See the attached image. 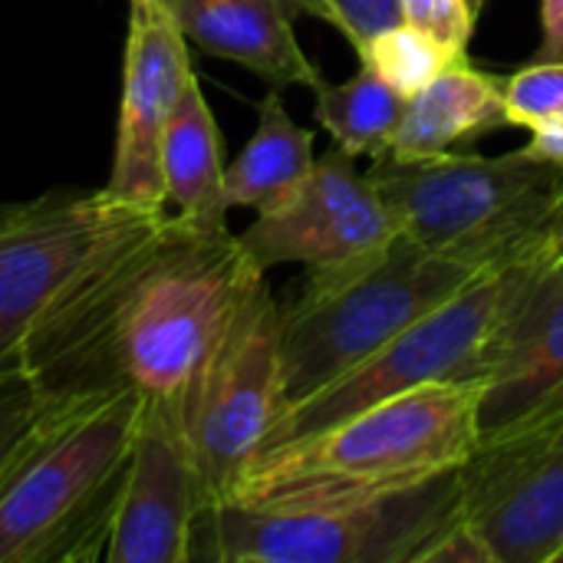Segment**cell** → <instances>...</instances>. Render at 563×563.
Listing matches in <instances>:
<instances>
[{
	"mask_svg": "<svg viewBox=\"0 0 563 563\" xmlns=\"http://www.w3.org/2000/svg\"><path fill=\"white\" fill-rule=\"evenodd\" d=\"M261 277L228 224L165 214L109 254L26 336L20 363L46 402L132 389L181 412Z\"/></svg>",
	"mask_w": 563,
	"mask_h": 563,
	"instance_id": "cell-1",
	"label": "cell"
},
{
	"mask_svg": "<svg viewBox=\"0 0 563 563\" xmlns=\"http://www.w3.org/2000/svg\"><path fill=\"white\" fill-rule=\"evenodd\" d=\"M145 399L46 402L0 478V563H102Z\"/></svg>",
	"mask_w": 563,
	"mask_h": 563,
	"instance_id": "cell-2",
	"label": "cell"
},
{
	"mask_svg": "<svg viewBox=\"0 0 563 563\" xmlns=\"http://www.w3.org/2000/svg\"><path fill=\"white\" fill-rule=\"evenodd\" d=\"M478 402V379L412 389L323 432L261 449L228 498L327 505L426 485L475 455Z\"/></svg>",
	"mask_w": 563,
	"mask_h": 563,
	"instance_id": "cell-3",
	"label": "cell"
},
{
	"mask_svg": "<svg viewBox=\"0 0 563 563\" xmlns=\"http://www.w3.org/2000/svg\"><path fill=\"white\" fill-rule=\"evenodd\" d=\"M482 274L402 231L369 254L307 267L297 294L280 303L284 406L340 379Z\"/></svg>",
	"mask_w": 563,
	"mask_h": 563,
	"instance_id": "cell-4",
	"label": "cell"
},
{
	"mask_svg": "<svg viewBox=\"0 0 563 563\" xmlns=\"http://www.w3.org/2000/svg\"><path fill=\"white\" fill-rule=\"evenodd\" d=\"M462 508V468L363 501L280 505L221 498L198 515L191 561L416 563Z\"/></svg>",
	"mask_w": 563,
	"mask_h": 563,
	"instance_id": "cell-5",
	"label": "cell"
},
{
	"mask_svg": "<svg viewBox=\"0 0 563 563\" xmlns=\"http://www.w3.org/2000/svg\"><path fill=\"white\" fill-rule=\"evenodd\" d=\"M366 175L402 234L492 271L548 208L563 165L525 145L508 155L445 152L426 162L376 155Z\"/></svg>",
	"mask_w": 563,
	"mask_h": 563,
	"instance_id": "cell-6",
	"label": "cell"
},
{
	"mask_svg": "<svg viewBox=\"0 0 563 563\" xmlns=\"http://www.w3.org/2000/svg\"><path fill=\"white\" fill-rule=\"evenodd\" d=\"M106 188H59L0 205V369L26 336L125 241L165 218Z\"/></svg>",
	"mask_w": 563,
	"mask_h": 563,
	"instance_id": "cell-7",
	"label": "cell"
},
{
	"mask_svg": "<svg viewBox=\"0 0 563 563\" xmlns=\"http://www.w3.org/2000/svg\"><path fill=\"white\" fill-rule=\"evenodd\" d=\"M518 284L521 271L515 267L485 271L449 303H442L439 310L402 330L396 340L379 346L369 360L327 383L313 396L284 406L261 449L323 432L363 409H373L432 383L475 379L478 356Z\"/></svg>",
	"mask_w": 563,
	"mask_h": 563,
	"instance_id": "cell-8",
	"label": "cell"
},
{
	"mask_svg": "<svg viewBox=\"0 0 563 563\" xmlns=\"http://www.w3.org/2000/svg\"><path fill=\"white\" fill-rule=\"evenodd\" d=\"M280 409V300L264 274L244 294L181 406V429L201 478L205 508L231 495Z\"/></svg>",
	"mask_w": 563,
	"mask_h": 563,
	"instance_id": "cell-9",
	"label": "cell"
},
{
	"mask_svg": "<svg viewBox=\"0 0 563 563\" xmlns=\"http://www.w3.org/2000/svg\"><path fill=\"white\" fill-rule=\"evenodd\" d=\"M459 511L495 563H563V422L521 419L482 439Z\"/></svg>",
	"mask_w": 563,
	"mask_h": 563,
	"instance_id": "cell-10",
	"label": "cell"
},
{
	"mask_svg": "<svg viewBox=\"0 0 563 563\" xmlns=\"http://www.w3.org/2000/svg\"><path fill=\"white\" fill-rule=\"evenodd\" d=\"M399 234L366 172L343 148L317 158L313 175L280 208L257 214L238 238L267 274L280 264L327 267L369 254Z\"/></svg>",
	"mask_w": 563,
	"mask_h": 563,
	"instance_id": "cell-11",
	"label": "cell"
},
{
	"mask_svg": "<svg viewBox=\"0 0 563 563\" xmlns=\"http://www.w3.org/2000/svg\"><path fill=\"white\" fill-rule=\"evenodd\" d=\"M195 76L188 40L158 0H129L115 148L106 191L142 208H168L162 139Z\"/></svg>",
	"mask_w": 563,
	"mask_h": 563,
	"instance_id": "cell-12",
	"label": "cell"
},
{
	"mask_svg": "<svg viewBox=\"0 0 563 563\" xmlns=\"http://www.w3.org/2000/svg\"><path fill=\"white\" fill-rule=\"evenodd\" d=\"M201 511L205 492L181 412L145 402L102 563H191Z\"/></svg>",
	"mask_w": 563,
	"mask_h": 563,
	"instance_id": "cell-13",
	"label": "cell"
},
{
	"mask_svg": "<svg viewBox=\"0 0 563 563\" xmlns=\"http://www.w3.org/2000/svg\"><path fill=\"white\" fill-rule=\"evenodd\" d=\"M475 379L482 386V439L528 419L558 396L563 386V274L521 271V284L478 356Z\"/></svg>",
	"mask_w": 563,
	"mask_h": 563,
	"instance_id": "cell-14",
	"label": "cell"
},
{
	"mask_svg": "<svg viewBox=\"0 0 563 563\" xmlns=\"http://www.w3.org/2000/svg\"><path fill=\"white\" fill-rule=\"evenodd\" d=\"M188 43L238 63L274 89H313L323 73L294 33L287 0H158Z\"/></svg>",
	"mask_w": 563,
	"mask_h": 563,
	"instance_id": "cell-15",
	"label": "cell"
},
{
	"mask_svg": "<svg viewBox=\"0 0 563 563\" xmlns=\"http://www.w3.org/2000/svg\"><path fill=\"white\" fill-rule=\"evenodd\" d=\"M498 129H508L505 76L485 73L462 59L406 99L399 125L383 155L396 162H426Z\"/></svg>",
	"mask_w": 563,
	"mask_h": 563,
	"instance_id": "cell-16",
	"label": "cell"
},
{
	"mask_svg": "<svg viewBox=\"0 0 563 563\" xmlns=\"http://www.w3.org/2000/svg\"><path fill=\"white\" fill-rule=\"evenodd\" d=\"M313 142L317 135L290 119L280 89L271 86L257 102V125L251 139L224 172L228 211L251 208L254 214H267L287 205L313 175Z\"/></svg>",
	"mask_w": 563,
	"mask_h": 563,
	"instance_id": "cell-17",
	"label": "cell"
},
{
	"mask_svg": "<svg viewBox=\"0 0 563 563\" xmlns=\"http://www.w3.org/2000/svg\"><path fill=\"white\" fill-rule=\"evenodd\" d=\"M224 142L201 89L198 73L188 79L165 139H162V181L165 201L181 218L198 224H228L224 205Z\"/></svg>",
	"mask_w": 563,
	"mask_h": 563,
	"instance_id": "cell-18",
	"label": "cell"
},
{
	"mask_svg": "<svg viewBox=\"0 0 563 563\" xmlns=\"http://www.w3.org/2000/svg\"><path fill=\"white\" fill-rule=\"evenodd\" d=\"M406 109V96L386 86L369 66L360 63V73L330 82L327 76L313 86V115L327 129L336 148L360 158H376L389 148V139Z\"/></svg>",
	"mask_w": 563,
	"mask_h": 563,
	"instance_id": "cell-19",
	"label": "cell"
},
{
	"mask_svg": "<svg viewBox=\"0 0 563 563\" xmlns=\"http://www.w3.org/2000/svg\"><path fill=\"white\" fill-rule=\"evenodd\" d=\"M360 63L369 66L386 86H393L399 96H416L426 89L435 76H442L455 59L442 43L426 36L422 30L409 23H393L379 33H373L360 49Z\"/></svg>",
	"mask_w": 563,
	"mask_h": 563,
	"instance_id": "cell-20",
	"label": "cell"
},
{
	"mask_svg": "<svg viewBox=\"0 0 563 563\" xmlns=\"http://www.w3.org/2000/svg\"><path fill=\"white\" fill-rule=\"evenodd\" d=\"M505 119L528 132L563 119V59H531L505 76Z\"/></svg>",
	"mask_w": 563,
	"mask_h": 563,
	"instance_id": "cell-21",
	"label": "cell"
},
{
	"mask_svg": "<svg viewBox=\"0 0 563 563\" xmlns=\"http://www.w3.org/2000/svg\"><path fill=\"white\" fill-rule=\"evenodd\" d=\"M43 409H46V399L33 386L23 363L3 366L0 369V478L16 459L23 439L43 416Z\"/></svg>",
	"mask_w": 563,
	"mask_h": 563,
	"instance_id": "cell-22",
	"label": "cell"
},
{
	"mask_svg": "<svg viewBox=\"0 0 563 563\" xmlns=\"http://www.w3.org/2000/svg\"><path fill=\"white\" fill-rule=\"evenodd\" d=\"M402 23L442 43L455 59H468L478 7L472 0H399Z\"/></svg>",
	"mask_w": 563,
	"mask_h": 563,
	"instance_id": "cell-23",
	"label": "cell"
},
{
	"mask_svg": "<svg viewBox=\"0 0 563 563\" xmlns=\"http://www.w3.org/2000/svg\"><path fill=\"white\" fill-rule=\"evenodd\" d=\"M300 13L317 16L330 23L340 36L350 40L353 49H360L373 33L402 23L399 0H297Z\"/></svg>",
	"mask_w": 563,
	"mask_h": 563,
	"instance_id": "cell-24",
	"label": "cell"
},
{
	"mask_svg": "<svg viewBox=\"0 0 563 563\" xmlns=\"http://www.w3.org/2000/svg\"><path fill=\"white\" fill-rule=\"evenodd\" d=\"M563 251V181L554 191V198L548 201V208L534 218V224L518 238V244L492 267H518L525 274H538L544 271L558 254Z\"/></svg>",
	"mask_w": 563,
	"mask_h": 563,
	"instance_id": "cell-25",
	"label": "cell"
},
{
	"mask_svg": "<svg viewBox=\"0 0 563 563\" xmlns=\"http://www.w3.org/2000/svg\"><path fill=\"white\" fill-rule=\"evenodd\" d=\"M416 563H495L485 538L462 518V511L445 521L432 541L416 554Z\"/></svg>",
	"mask_w": 563,
	"mask_h": 563,
	"instance_id": "cell-26",
	"label": "cell"
},
{
	"mask_svg": "<svg viewBox=\"0 0 563 563\" xmlns=\"http://www.w3.org/2000/svg\"><path fill=\"white\" fill-rule=\"evenodd\" d=\"M534 59H563V0H541V49Z\"/></svg>",
	"mask_w": 563,
	"mask_h": 563,
	"instance_id": "cell-27",
	"label": "cell"
},
{
	"mask_svg": "<svg viewBox=\"0 0 563 563\" xmlns=\"http://www.w3.org/2000/svg\"><path fill=\"white\" fill-rule=\"evenodd\" d=\"M528 148H531L534 155L548 158V162H558V165H563V119L551 122V125H544V129H534V132H531Z\"/></svg>",
	"mask_w": 563,
	"mask_h": 563,
	"instance_id": "cell-28",
	"label": "cell"
},
{
	"mask_svg": "<svg viewBox=\"0 0 563 563\" xmlns=\"http://www.w3.org/2000/svg\"><path fill=\"white\" fill-rule=\"evenodd\" d=\"M528 419H554V422H563V386L558 389V396H554L548 406H541V409L531 412Z\"/></svg>",
	"mask_w": 563,
	"mask_h": 563,
	"instance_id": "cell-29",
	"label": "cell"
},
{
	"mask_svg": "<svg viewBox=\"0 0 563 563\" xmlns=\"http://www.w3.org/2000/svg\"><path fill=\"white\" fill-rule=\"evenodd\" d=\"M544 271H558V274H563V251L554 257V261H551V264H548V267H544ZM544 271H538V274H544Z\"/></svg>",
	"mask_w": 563,
	"mask_h": 563,
	"instance_id": "cell-30",
	"label": "cell"
},
{
	"mask_svg": "<svg viewBox=\"0 0 563 563\" xmlns=\"http://www.w3.org/2000/svg\"><path fill=\"white\" fill-rule=\"evenodd\" d=\"M472 3H475V7H478V10H485V7H488V3H492V0H472Z\"/></svg>",
	"mask_w": 563,
	"mask_h": 563,
	"instance_id": "cell-31",
	"label": "cell"
},
{
	"mask_svg": "<svg viewBox=\"0 0 563 563\" xmlns=\"http://www.w3.org/2000/svg\"><path fill=\"white\" fill-rule=\"evenodd\" d=\"M287 3L294 7V13H300V3H297V0H287Z\"/></svg>",
	"mask_w": 563,
	"mask_h": 563,
	"instance_id": "cell-32",
	"label": "cell"
}]
</instances>
